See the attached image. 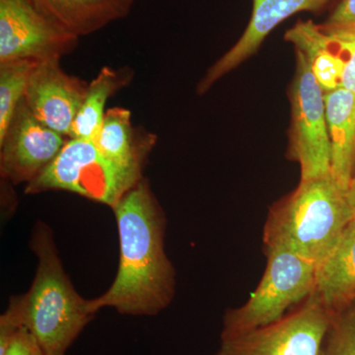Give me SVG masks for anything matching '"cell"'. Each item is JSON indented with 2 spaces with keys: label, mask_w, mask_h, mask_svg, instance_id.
<instances>
[{
  "label": "cell",
  "mask_w": 355,
  "mask_h": 355,
  "mask_svg": "<svg viewBox=\"0 0 355 355\" xmlns=\"http://www.w3.org/2000/svg\"><path fill=\"white\" fill-rule=\"evenodd\" d=\"M113 211L120 241L118 272L108 291L88 300L89 310L156 316L171 304L176 273L165 252V214L148 180L142 178Z\"/></svg>",
  "instance_id": "6da1fadb"
},
{
  "label": "cell",
  "mask_w": 355,
  "mask_h": 355,
  "mask_svg": "<svg viewBox=\"0 0 355 355\" xmlns=\"http://www.w3.org/2000/svg\"><path fill=\"white\" fill-rule=\"evenodd\" d=\"M30 247L38 259L34 280L25 294L11 298L6 313L36 338L46 355H67L95 314L65 273L44 222L35 224Z\"/></svg>",
  "instance_id": "7a4b0ae2"
},
{
  "label": "cell",
  "mask_w": 355,
  "mask_h": 355,
  "mask_svg": "<svg viewBox=\"0 0 355 355\" xmlns=\"http://www.w3.org/2000/svg\"><path fill=\"white\" fill-rule=\"evenodd\" d=\"M354 217L347 191L331 174L300 181L268 211L263 227L265 253L282 250L318 265L338 244Z\"/></svg>",
  "instance_id": "3957f363"
},
{
  "label": "cell",
  "mask_w": 355,
  "mask_h": 355,
  "mask_svg": "<svg viewBox=\"0 0 355 355\" xmlns=\"http://www.w3.org/2000/svg\"><path fill=\"white\" fill-rule=\"evenodd\" d=\"M144 167L114 162L103 155L92 140L69 139L53 162L26 184L25 193L70 191L113 209L144 178Z\"/></svg>",
  "instance_id": "277c9868"
},
{
  "label": "cell",
  "mask_w": 355,
  "mask_h": 355,
  "mask_svg": "<svg viewBox=\"0 0 355 355\" xmlns=\"http://www.w3.org/2000/svg\"><path fill=\"white\" fill-rule=\"evenodd\" d=\"M265 254L268 263L260 284L244 305L225 313L221 336L275 323L314 292L316 263L282 250Z\"/></svg>",
  "instance_id": "5b68a950"
},
{
  "label": "cell",
  "mask_w": 355,
  "mask_h": 355,
  "mask_svg": "<svg viewBox=\"0 0 355 355\" xmlns=\"http://www.w3.org/2000/svg\"><path fill=\"white\" fill-rule=\"evenodd\" d=\"M335 314L312 294L275 323L221 336L216 355H324V340Z\"/></svg>",
  "instance_id": "8992f818"
},
{
  "label": "cell",
  "mask_w": 355,
  "mask_h": 355,
  "mask_svg": "<svg viewBox=\"0 0 355 355\" xmlns=\"http://www.w3.org/2000/svg\"><path fill=\"white\" fill-rule=\"evenodd\" d=\"M291 93L288 156L300 165L301 181L331 175V153L324 92L303 53L297 51Z\"/></svg>",
  "instance_id": "52a82bcc"
},
{
  "label": "cell",
  "mask_w": 355,
  "mask_h": 355,
  "mask_svg": "<svg viewBox=\"0 0 355 355\" xmlns=\"http://www.w3.org/2000/svg\"><path fill=\"white\" fill-rule=\"evenodd\" d=\"M78 42L33 0H0V64L62 60Z\"/></svg>",
  "instance_id": "ba28073f"
},
{
  "label": "cell",
  "mask_w": 355,
  "mask_h": 355,
  "mask_svg": "<svg viewBox=\"0 0 355 355\" xmlns=\"http://www.w3.org/2000/svg\"><path fill=\"white\" fill-rule=\"evenodd\" d=\"M69 137L40 121L24 99L0 137V176L14 186L30 184L53 162Z\"/></svg>",
  "instance_id": "9c48e42d"
},
{
  "label": "cell",
  "mask_w": 355,
  "mask_h": 355,
  "mask_svg": "<svg viewBox=\"0 0 355 355\" xmlns=\"http://www.w3.org/2000/svg\"><path fill=\"white\" fill-rule=\"evenodd\" d=\"M88 85L79 77L67 73L58 58L43 60L33 69L24 101L44 125L70 139Z\"/></svg>",
  "instance_id": "30bf717a"
},
{
  "label": "cell",
  "mask_w": 355,
  "mask_h": 355,
  "mask_svg": "<svg viewBox=\"0 0 355 355\" xmlns=\"http://www.w3.org/2000/svg\"><path fill=\"white\" fill-rule=\"evenodd\" d=\"M331 0H253V12L244 34L212 65L200 81L209 90L218 79L234 69L260 48L268 35L287 18L301 11L322 10Z\"/></svg>",
  "instance_id": "8fae6325"
},
{
  "label": "cell",
  "mask_w": 355,
  "mask_h": 355,
  "mask_svg": "<svg viewBox=\"0 0 355 355\" xmlns=\"http://www.w3.org/2000/svg\"><path fill=\"white\" fill-rule=\"evenodd\" d=\"M313 294L334 313L355 302V217L331 253L316 265Z\"/></svg>",
  "instance_id": "7c38bea8"
},
{
  "label": "cell",
  "mask_w": 355,
  "mask_h": 355,
  "mask_svg": "<svg viewBox=\"0 0 355 355\" xmlns=\"http://www.w3.org/2000/svg\"><path fill=\"white\" fill-rule=\"evenodd\" d=\"M331 153V174L343 190L355 177V93L343 87L324 94Z\"/></svg>",
  "instance_id": "4fadbf2b"
},
{
  "label": "cell",
  "mask_w": 355,
  "mask_h": 355,
  "mask_svg": "<svg viewBox=\"0 0 355 355\" xmlns=\"http://www.w3.org/2000/svg\"><path fill=\"white\" fill-rule=\"evenodd\" d=\"M65 31L80 37L127 17L135 0H33Z\"/></svg>",
  "instance_id": "5bb4252c"
},
{
  "label": "cell",
  "mask_w": 355,
  "mask_h": 355,
  "mask_svg": "<svg viewBox=\"0 0 355 355\" xmlns=\"http://www.w3.org/2000/svg\"><path fill=\"white\" fill-rule=\"evenodd\" d=\"M92 141L103 155L119 164L146 166L155 146L156 135L133 127L130 110L114 107L107 110Z\"/></svg>",
  "instance_id": "9a60e30c"
},
{
  "label": "cell",
  "mask_w": 355,
  "mask_h": 355,
  "mask_svg": "<svg viewBox=\"0 0 355 355\" xmlns=\"http://www.w3.org/2000/svg\"><path fill=\"white\" fill-rule=\"evenodd\" d=\"M286 41L303 53L324 93L340 87L345 60L335 39L312 21H299L286 34Z\"/></svg>",
  "instance_id": "2e32d148"
},
{
  "label": "cell",
  "mask_w": 355,
  "mask_h": 355,
  "mask_svg": "<svg viewBox=\"0 0 355 355\" xmlns=\"http://www.w3.org/2000/svg\"><path fill=\"white\" fill-rule=\"evenodd\" d=\"M133 77L135 71L128 67L121 69L102 67L89 83L83 106L72 127L70 139H94L104 121L107 101L121 89L130 85Z\"/></svg>",
  "instance_id": "e0dca14e"
},
{
  "label": "cell",
  "mask_w": 355,
  "mask_h": 355,
  "mask_svg": "<svg viewBox=\"0 0 355 355\" xmlns=\"http://www.w3.org/2000/svg\"><path fill=\"white\" fill-rule=\"evenodd\" d=\"M38 62L15 60L0 64V137L6 132L16 109L24 99L30 76Z\"/></svg>",
  "instance_id": "ac0fdd59"
},
{
  "label": "cell",
  "mask_w": 355,
  "mask_h": 355,
  "mask_svg": "<svg viewBox=\"0 0 355 355\" xmlns=\"http://www.w3.org/2000/svg\"><path fill=\"white\" fill-rule=\"evenodd\" d=\"M324 355H355V302L334 316L324 340Z\"/></svg>",
  "instance_id": "d6986e66"
},
{
  "label": "cell",
  "mask_w": 355,
  "mask_h": 355,
  "mask_svg": "<svg viewBox=\"0 0 355 355\" xmlns=\"http://www.w3.org/2000/svg\"><path fill=\"white\" fill-rule=\"evenodd\" d=\"M320 28L331 38L355 41V0H343Z\"/></svg>",
  "instance_id": "ffe728a7"
},
{
  "label": "cell",
  "mask_w": 355,
  "mask_h": 355,
  "mask_svg": "<svg viewBox=\"0 0 355 355\" xmlns=\"http://www.w3.org/2000/svg\"><path fill=\"white\" fill-rule=\"evenodd\" d=\"M0 355H46L38 340L22 327L16 331L6 347L0 349Z\"/></svg>",
  "instance_id": "44dd1931"
},
{
  "label": "cell",
  "mask_w": 355,
  "mask_h": 355,
  "mask_svg": "<svg viewBox=\"0 0 355 355\" xmlns=\"http://www.w3.org/2000/svg\"><path fill=\"white\" fill-rule=\"evenodd\" d=\"M335 40L345 60L340 87L355 93V41Z\"/></svg>",
  "instance_id": "7402d4cb"
},
{
  "label": "cell",
  "mask_w": 355,
  "mask_h": 355,
  "mask_svg": "<svg viewBox=\"0 0 355 355\" xmlns=\"http://www.w3.org/2000/svg\"><path fill=\"white\" fill-rule=\"evenodd\" d=\"M347 200H349L350 207H352L355 217V177L349 184V190H347Z\"/></svg>",
  "instance_id": "603a6c76"
}]
</instances>
